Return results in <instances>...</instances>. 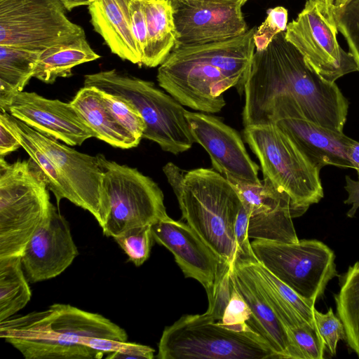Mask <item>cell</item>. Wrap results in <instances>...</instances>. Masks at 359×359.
Wrapping results in <instances>:
<instances>
[{
  "instance_id": "cell-14",
  "label": "cell",
  "mask_w": 359,
  "mask_h": 359,
  "mask_svg": "<svg viewBox=\"0 0 359 359\" xmlns=\"http://www.w3.org/2000/svg\"><path fill=\"white\" fill-rule=\"evenodd\" d=\"M177 46H196L229 40L248 29L241 1L172 0Z\"/></svg>"
},
{
  "instance_id": "cell-7",
  "label": "cell",
  "mask_w": 359,
  "mask_h": 359,
  "mask_svg": "<svg viewBox=\"0 0 359 359\" xmlns=\"http://www.w3.org/2000/svg\"><path fill=\"white\" fill-rule=\"evenodd\" d=\"M83 85L132 103L146 123L142 138L156 142L163 151L177 155L189 150L195 142L187 110L154 82L114 69L86 74Z\"/></svg>"
},
{
  "instance_id": "cell-26",
  "label": "cell",
  "mask_w": 359,
  "mask_h": 359,
  "mask_svg": "<svg viewBox=\"0 0 359 359\" xmlns=\"http://www.w3.org/2000/svg\"><path fill=\"white\" fill-rule=\"evenodd\" d=\"M40 52L0 45V109L6 111L13 97L23 91L34 72Z\"/></svg>"
},
{
  "instance_id": "cell-28",
  "label": "cell",
  "mask_w": 359,
  "mask_h": 359,
  "mask_svg": "<svg viewBox=\"0 0 359 359\" xmlns=\"http://www.w3.org/2000/svg\"><path fill=\"white\" fill-rule=\"evenodd\" d=\"M0 121L14 134L21 147L41 168L49 190L56 198L57 207H59L60 201L64 198L74 204L75 198L70 187L48 156L25 132L19 120L7 111L0 110Z\"/></svg>"
},
{
  "instance_id": "cell-25",
  "label": "cell",
  "mask_w": 359,
  "mask_h": 359,
  "mask_svg": "<svg viewBox=\"0 0 359 359\" xmlns=\"http://www.w3.org/2000/svg\"><path fill=\"white\" fill-rule=\"evenodd\" d=\"M100 57L85 37L56 45L41 52L33 77L53 83L57 78L72 75V69Z\"/></svg>"
},
{
  "instance_id": "cell-9",
  "label": "cell",
  "mask_w": 359,
  "mask_h": 359,
  "mask_svg": "<svg viewBox=\"0 0 359 359\" xmlns=\"http://www.w3.org/2000/svg\"><path fill=\"white\" fill-rule=\"evenodd\" d=\"M251 246L259 262L311 304L315 305L329 281L337 276L334 253L320 241L290 243L254 240Z\"/></svg>"
},
{
  "instance_id": "cell-38",
  "label": "cell",
  "mask_w": 359,
  "mask_h": 359,
  "mask_svg": "<svg viewBox=\"0 0 359 359\" xmlns=\"http://www.w3.org/2000/svg\"><path fill=\"white\" fill-rule=\"evenodd\" d=\"M230 271L226 273L217 285L213 297L208 302L206 313L220 321L231 296Z\"/></svg>"
},
{
  "instance_id": "cell-42",
  "label": "cell",
  "mask_w": 359,
  "mask_h": 359,
  "mask_svg": "<svg viewBox=\"0 0 359 359\" xmlns=\"http://www.w3.org/2000/svg\"><path fill=\"white\" fill-rule=\"evenodd\" d=\"M20 147L14 134L0 121V156L4 157Z\"/></svg>"
},
{
  "instance_id": "cell-39",
  "label": "cell",
  "mask_w": 359,
  "mask_h": 359,
  "mask_svg": "<svg viewBox=\"0 0 359 359\" xmlns=\"http://www.w3.org/2000/svg\"><path fill=\"white\" fill-rule=\"evenodd\" d=\"M129 9L133 36L142 59L147 45V24L142 0H131Z\"/></svg>"
},
{
  "instance_id": "cell-21",
  "label": "cell",
  "mask_w": 359,
  "mask_h": 359,
  "mask_svg": "<svg viewBox=\"0 0 359 359\" xmlns=\"http://www.w3.org/2000/svg\"><path fill=\"white\" fill-rule=\"evenodd\" d=\"M275 123L320 169L325 165L353 168L350 151L356 141L343 132L329 129L304 118H285Z\"/></svg>"
},
{
  "instance_id": "cell-33",
  "label": "cell",
  "mask_w": 359,
  "mask_h": 359,
  "mask_svg": "<svg viewBox=\"0 0 359 359\" xmlns=\"http://www.w3.org/2000/svg\"><path fill=\"white\" fill-rule=\"evenodd\" d=\"M298 359H323L325 346L316 328L309 324L287 330Z\"/></svg>"
},
{
  "instance_id": "cell-37",
  "label": "cell",
  "mask_w": 359,
  "mask_h": 359,
  "mask_svg": "<svg viewBox=\"0 0 359 359\" xmlns=\"http://www.w3.org/2000/svg\"><path fill=\"white\" fill-rule=\"evenodd\" d=\"M231 296L219 322L226 325L240 326L248 324L251 311L233 284L231 278Z\"/></svg>"
},
{
  "instance_id": "cell-29",
  "label": "cell",
  "mask_w": 359,
  "mask_h": 359,
  "mask_svg": "<svg viewBox=\"0 0 359 359\" xmlns=\"http://www.w3.org/2000/svg\"><path fill=\"white\" fill-rule=\"evenodd\" d=\"M339 280V290L334 295L337 315L348 345L359 358V262L350 266Z\"/></svg>"
},
{
  "instance_id": "cell-30",
  "label": "cell",
  "mask_w": 359,
  "mask_h": 359,
  "mask_svg": "<svg viewBox=\"0 0 359 359\" xmlns=\"http://www.w3.org/2000/svg\"><path fill=\"white\" fill-rule=\"evenodd\" d=\"M100 92L105 106L114 118L140 141L146 129V123L135 107L121 96L101 90Z\"/></svg>"
},
{
  "instance_id": "cell-12",
  "label": "cell",
  "mask_w": 359,
  "mask_h": 359,
  "mask_svg": "<svg viewBox=\"0 0 359 359\" xmlns=\"http://www.w3.org/2000/svg\"><path fill=\"white\" fill-rule=\"evenodd\" d=\"M332 6L330 0H308L285 32L286 40L299 51L307 65L330 82L359 72L352 54L338 43Z\"/></svg>"
},
{
  "instance_id": "cell-3",
  "label": "cell",
  "mask_w": 359,
  "mask_h": 359,
  "mask_svg": "<svg viewBox=\"0 0 359 359\" xmlns=\"http://www.w3.org/2000/svg\"><path fill=\"white\" fill-rule=\"evenodd\" d=\"M0 337L27 359H98L105 353L88 346L92 339L127 341L128 334L100 314L54 304L0 322Z\"/></svg>"
},
{
  "instance_id": "cell-36",
  "label": "cell",
  "mask_w": 359,
  "mask_h": 359,
  "mask_svg": "<svg viewBox=\"0 0 359 359\" xmlns=\"http://www.w3.org/2000/svg\"><path fill=\"white\" fill-rule=\"evenodd\" d=\"M262 24L255 30L253 40L255 50L266 48L280 32H285L287 26V10L283 6L270 8Z\"/></svg>"
},
{
  "instance_id": "cell-10",
  "label": "cell",
  "mask_w": 359,
  "mask_h": 359,
  "mask_svg": "<svg viewBox=\"0 0 359 359\" xmlns=\"http://www.w3.org/2000/svg\"><path fill=\"white\" fill-rule=\"evenodd\" d=\"M103 171L109 213L103 233L112 238L135 227L153 225L168 217L158 185L137 168L97 155Z\"/></svg>"
},
{
  "instance_id": "cell-16",
  "label": "cell",
  "mask_w": 359,
  "mask_h": 359,
  "mask_svg": "<svg viewBox=\"0 0 359 359\" xmlns=\"http://www.w3.org/2000/svg\"><path fill=\"white\" fill-rule=\"evenodd\" d=\"M248 215V236L255 240L297 243L292 219L299 217L290 196L268 178L261 184L228 180Z\"/></svg>"
},
{
  "instance_id": "cell-23",
  "label": "cell",
  "mask_w": 359,
  "mask_h": 359,
  "mask_svg": "<svg viewBox=\"0 0 359 359\" xmlns=\"http://www.w3.org/2000/svg\"><path fill=\"white\" fill-rule=\"evenodd\" d=\"M70 104L92 129L96 138L121 149H130L139 144L140 141L123 128L108 110L98 88L83 86Z\"/></svg>"
},
{
  "instance_id": "cell-19",
  "label": "cell",
  "mask_w": 359,
  "mask_h": 359,
  "mask_svg": "<svg viewBox=\"0 0 359 359\" xmlns=\"http://www.w3.org/2000/svg\"><path fill=\"white\" fill-rule=\"evenodd\" d=\"M78 255L69 224L55 207L26 245L21 259L27 280L35 283L61 274Z\"/></svg>"
},
{
  "instance_id": "cell-44",
  "label": "cell",
  "mask_w": 359,
  "mask_h": 359,
  "mask_svg": "<svg viewBox=\"0 0 359 359\" xmlns=\"http://www.w3.org/2000/svg\"><path fill=\"white\" fill-rule=\"evenodd\" d=\"M334 6H342L351 0H330Z\"/></svg>"
},
{
  "instance_id": "cell-43",
  "label": "cell",
  "mask_w": 359,
  "mask_h": 359,
  "mask_svg": "<svg viewBox=\"0 0 359 359\" xmlns=\"http://www.w3.org/2000/svg\"><path fill=\"white\" fill-rule=\"evenodd\" d=\"M68 11L81 6H89L92 0H60Z\"/></svg>"
},
{
  "instance_id": "cell-31",
  "label": "cell",
  "mask_w": 359,
  "mask_h": 359,
  "mask_svg": "<svg viewBox=\"0 0 359 359\" xmlns=\"http://www.w3.org/2000/svg\"><path fill=\"white\" fill-rule=\"evenodd\" d=\"M151 226L130 229L113 238L136 266H141L149 257L154 241Z\"/></svg>"
},
{
  "instance_id": "cell-13",
  "label": "cell",
  "mask_w": 359,
  "mask_h": 359,
  "mask_svg": "<svg viewBox=\"0 0 359 359\" xmlns=\"http://www.w3.org/2000/svg\"><path fill=\"white\" fill-rule=\"evenodd\" d=\"M19 123L69 184L75 198L74 205L91 213L102 229L109 213V202L104 185L103 171L97 156L81 153L38 132L20 120Z\"/></svg>"
},
{
  "instance_id": "cell-15",
  "label": "cell",
  "mask_w": 359,
  "mask_h": 359,
  "mask_svg": "<svg viewBox=\"0 0 359 359\" xmlns=\"http://www.w3.org/2000/svg\"><path fill=\"white\" fill-rule=\"evenodd\" d=\"M154 241L169 250L186 278L198 281L208 302L220 279L231 268L187 224L169 216L151 225Z\"/></svg>"
},
{
  "instance_id": "cell-20",
  "label": "cell",
  "mask_w": 359,
  "mask_h": 359,
  "mask_svg": "<svg viewBox=\"0 0 359 359\" xmlns=\"http://www.w3.org/2000/svg\"><path fill=\"white\" fill-rule=\"evenodd\" d=\"M230 278L251 311L248 325L268 343L278 359H298L286 329L241 257H236L233 262Z\"/></svg>"
},
{
  "instance_id": "cell-4",
  "label": "cell",
  "mask_w": 359,
  "mask_h": 359,
  "mask_svg": "<svg viewBox=\"0 0 359 359\" xmlns=\"http://www.w3.org/2000/svg\"><path fill=\"white\" fill-rule=\"evenodd\" d=\"M163 171L183 219L231 266L237 255L234 226L242 203L231 182L214 169L184 170L169 162Z\"/></svg>"
},
{
  "instance_id": "cell-27",
  "label": "cell",
  "mask_w": 359,
  "mask_h": 359,
  "mask_svg": "<svg viewBox=\"0 0 359 359\" xmlns=\"http://www.w3.org/2000/svg\"><path fill=\"white\" fill-rule=\"evenodd\" d=\"M21 256L0 258V322L23 309L32 296Z\"/></svg>"
},
{
  "instance_id": "cell-34",
  "label": "cell",
  "mask_w": 359,
  "mask_h": 359,
  "mask_svg": "<svg viewBox=\"0 0 359 359\" xmlns=\"http://www.w3.org/2000/svg\"><path fill=\"white\" fill-rule=\"evenodd\" d=\"M89 346L103 351L107 359H152L155 352L148 346L104 339H94Z\"/></svg>"
},
{
  "instance_id": "cell-32",
  "label": "cell",
  "mask_w": 359,
  "mask_h": 359,
  "mask_svg": "<svg viewBox=\"0 0 359 359\" xmlns=\"http://www.w3.org/2000/svg\"><path fill=\"white\" fill-rule=\"evenodd\" d=\"M338 31L344 36L359 70V0L342 6H332Z\"/></svg>"
},
{
  "instance_id": "cell-6",
  "label": "cell",
  "mask_w": 359,
  "mask_h": 359,
  "mask_svg": "<svg viewBox=\"0 0 359 359\" xmlns=\"http://www.w3.org/2000/svg\"><path fill=\"white\" fill-rule=\"evenodd\" d=\"M158 359H278L248 324L230 326L208 313L186 315L165 327Z\"/></svg>"
},
{
  "instance_id": "cell-45",
  "label": "cell",
  "mask_w": 359,
  "mask_h": 359,
  "mask_svg": "<svg viewBox=\"0 0 359 359\" xmlns=\"http://www.w3.org/2000/svg\"><path fill=\"white\" fill-rule=\"evenodd\" d=\"M229 1H241L245 4L248 0H229Z\"/></svg>"
},
{
  "instance_id": "cell-40",
  "label": "cell",
  "mask_w": 359,
  "mask_h": 359,
  "mask_svg": "<svg viewBox=\"0 0 359 359\" xmlns=\"http://www.w3.org/2000/svg\"><path fill=\"white\" fill-rule=\"evenodd\" d=\"M234 235L237 246L236 257H255L248 236V215L243 205L235 222Z\"/></svg>"
},
{
  "instance_id": "cell-11",
  "label": "cell",
  "mask_w": 359,
  "mask_h": 359,
  "mask_svg": "<svg viewBox=\"0 0 359 359\" xmlns=\"http://www.w3.org/2000/svg\"><path fill=\"white\" fill-rule=\"evenodd\" d=\"M60 0H0V45L42 52L85 37Z\"/></svg>"
},
{
  "instance_id": "cell-41",
  "label": "cell",
  "mask_w": 359,
  "mask_h": 359,
  "mask_svg": "<svg viewBox=\"0 0 359 359\" xmlns=\"http://www.w3.org/2000/svg\"><path fill=\"white\" fill-rule=\"evenodd\" d=\"M358 180L346 176V185L344 187L348 193L347 198L344 201L345 204L351 205V209L347 212L346 215L349 218L355 216L359 208V174Z\"/></svg>"
},
{
  "instance_id": "cell-35",
  "label": "cell",
  "mask_w": 359,
  "mask_h": 359,
  "mask_svg": "<svg viewBox=\"0 0 359 359\" xmlns=\"http://www.w3.org/2000/svg\"><path fill=\"white\" fill-rule=\"evenodd\" d=\"M314 320L316 328L331 355H335L338 342L346 340L344 325L332 308L325 313L314 309Z\"/></svg>"
},
{
  "instance_id": "cell-22",
  "label": "cell",
  "mask_w": 359,
  "mask_h": 359,
  "mask_svg": "<svg viewBox=\"0 0 359 359\" xmlns=\"http://www.w3.org/2000/svg\"><path fill=\"white\" fill-rule=\"evenodd\" d=\"M130 1L92 0L88 6L95 31L111 51L122 60L142 65V56L132 30Z\"/></svg>"
},
{
  "instance_id": "cell-24",
  "label": "cell",
  "mask_w": 359,
  "mask_h": 359,
  "mask_svg": "<svg viewBox=\"0 0 359 359\" xmlns=\"http://www.w3.org/2000/svg\"><path fill=\"white\" fill-rule=\"evenodd\" d=\"M147 24V45L142 65H161L175 46L177 33L172 0H142Z\"/></svg>"
},
{
  "instance_id": "cell-5",
  "label": "cell",
  "mask_w": 359,
  "mask_h": 359,
  "mask_svg": "<svg viewBox=\"0 0 359 359\" xmlns=\"http://www.w3.org/2000/svg\"><path fill=\"white\" fill-rule=\"evenodd\" d=\"M38 165L30 158L8 163L0 157V258L22 256L55 206Z\"/></svg>"
},
{
  "instance_id": "cell-17",
  "label": "cell",
  "mask_w": 359,
  "mask_h": 359,
  "mask_svg": "<svg viewBox=\"0 0 359 359\" xmlns=\"http://www.w3.org/2000/svg\"><path fill=\"white\" fill-rule=\"evenodd\" d=\"M195 142L210 157L214 170L227 180L261 184L259 166L250 157L239 133L212 115L186 111Z\"/></svg>"
},
{
  "instance_id": "cell-8",
  "label": "cell",
  "mask_w": 359,
  "mask_h": 359,
  "mask_svg": "<svg viewBox=\"0 0 359 359\" xmlns=\"http://www.w3.org/2000/svg\"><path fill=\"white\" fill-rule=\"evenodd\" d=\"M243 137L259 161L264 178L290 196L299 217L323 198L320 168L276 123L245 126Z\"/></svg>"
},
{
  "instance_id": "cell-18",
  "label": "cell",
  "mask_w": 359,
  "mask_h": 359,
  "mask_svg": "<svg viewBox=\"0 0 359 359\" xmlns=\"http://www.w3.org/2000/svg\"><path fill=\"white\" fill-rule=\"evenodd\" d=\"M6 111L38 132L69 146L81 145L95 137L70 102L48 99L34 92L17 93Z\"/></svg>"
},
{
  "instance_id": "cell-1",
  "label": "cell",
  "mask_w": 359,
  "mask_h": 359,
  "mask_svg": "<svg viewBox=\"0 0 359 359\" xmlns=\"http://www.w3.org/2000/svg\"><path fill=\"white\" fill-rule=\"evenodd\" d=\"M244 126L275 123L301 112L305 119L343 132L348 102L335 82L323 79L278 33L255 50L244 85Z\"/></svg>"
},
{
  "instance_id": "cell-2",
  "label": "cell",
  "mask_w": 359,
  "mask_h": 359,
  "mask_svg": "<svg viewBox=\"0 0 359 359\" xmlns=\"http://www.w3.org/2000/svg\"><path fill=\"white\" fill-rule=\"evenodd\" d=\"M255 27L229 40L173 48L157 73L158 85L183 106L208 114L226 105L224 93L243 90L255 46Z\"/></svg>"
}]
</instances>
